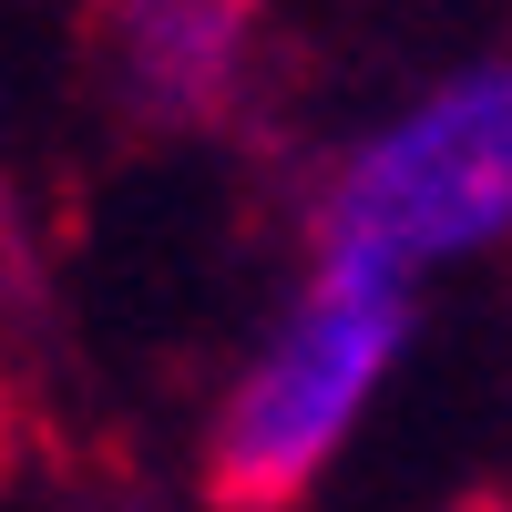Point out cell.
Segmentation results:
<instances>
[{
    "mask_svg": "<svg viewBox=\"0 0 512 512\" xmlns=\"http://www.w3.org/2000/svg\"><path fill=\"white\" fill-rule=\"evenodd\" d=\"M267 0H82V52L144 134H216L246 103Z\"/></svg>",
    "mask_w": 512,
    "mask_h": 512,
    "instance_id": "cell-3",
    "label": "cell"
},
{
    "mask_svg": "<svg viewBox=\"0 0 512 512\" xmlns=\"http://www.w3.org/2000/svg\"><path fill=\"white\" fill-rule=\"evenodd\" d=\"M492 236H512V62L420 93L318 195V256H359L390 277L431 256H472Z\"/></svg>",
    "mask_w": 512,
    "mask_h": 512,
    "instance_id": "cell-2",
    "label": "cell"
},
{
    "mask_svg": "<svg viewBox=\"0 0 512 512\" xmlns=\"http://www.w3.org/2000/svg\"><path fill=\"white\" fill-rule=\"evenodd\" d=\"M0 472H11V390H0Z\"/></svg>",
    "mask_w": 512,
    "mask_h": 512,
    "instance_id": "cell-4",
    "label": "cell"
},
{
    "mask_svg": "<svg viewBox=\"0 0 512 512\" xmlns=\"http://www.w3.org/2000/svg\"><path fill=\"white\" fill-rule=\"evenodd\" d=\"M410 349V277L359 267V256H318L277 338L256 349V369L226 390L216 431L195 461L205 512H297L328 461L349 451L359 410L379 400L390 359Z\"/></svg>",
    "mask_w": 512,
    "mask_h": 512,
    "instance_id": "cell-1",
    "label": "cell"
}]
</instances>
